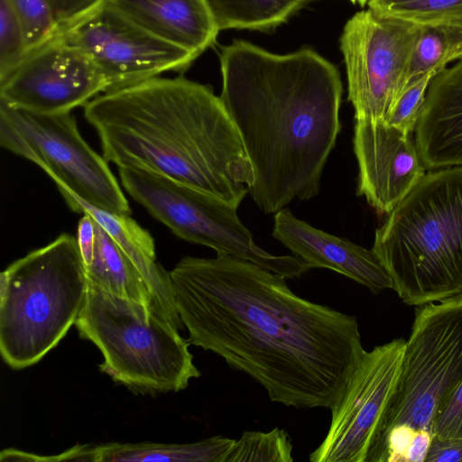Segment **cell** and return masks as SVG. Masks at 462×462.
Returning <instances> with one entry per match:
<instances>
[{"label": "cell", "mask_w": 462, "mask_h": 462, "mask_svg": "<svg viewBox=\"0 0 462 462\" xmlns=\"http://www.w3.org/2000/svg\"><path fill=\"white\" fill-rule=\"evenodd\" d=\"M170 278L189 344L250 376L273 402L330 409L365 351L356 317L301 298L252 262L187 256Z\"/></svg>", "instance_id": "1"}, {"label": "cell", "mask_w": 462, "mask_h": 462, "mask_svg": "<svg viewBox=\"0 0 462 462\" xmlns=\"http://www.w3.org/2000/svg\"><path fill=\"white\" fill-rule=\"evenodd\" d=\"M220 97L250 160L248 194L266 214L318 195L341 129L342 83L310 49L280 55L237 40L220 55Z\"/></svg>", "instance_id": "2"}, {"label": "cell", "mask_w": 462, "mask_h": 462, "mask_svg": "<svg viewBox=\"0 0 462 462\" xmlns=\"http://www.w3.org/2000/svg\"><path fill=\"white\" fill-rule=\"evenodd\" d=\"M103 157L217 196L238 208L254 182L239 133L220 97L184 77L109 89L84 106Z\"/></svg>", "instance_id": "3"}, {"label": "cell", "mask_w": 462, "mask_h": 462, "mask_svg": "<svg viewBox=\"0 0 462 462\" xmlns=\"http://www.w3.org/2000/svg\"><path fill=\"white\" fill-rule=\"evenodd\" d=\"M372 250L405 304L462 295V166L426 173L387 214Z\"/></svg>", "instance_id": "4"}, {"label": "cell", "mask_w": 462, "mask_h": 462, "mask_svg": "<svg viewBox=\"0 0 462 462\" xmlns=\"http://www.w3.org/2000/svg\"><path fill=\"white\" fill-rule=\"evenodd\" d=\"M88 277L77 238L62 234L0 274V353L20 370L38 363L75 324Z\"/></svg>", "instance_id": "5"}, {"label": "cell", "mask_w": 462, "mask_h": 462, "mask_svg": "<svg viewBox=\"0 0 462 462\" xmlns=\"http://www.w3.org/2000/svg\"><path fill=\"white\" fill-rule=\"evenodd\" d=\"M74 325L103 355L100 370L132 390L177 393L200 376L189 342L174 325L146 305L113 295L88 281Z\"/></svg>", "instance_id": "6"}, {"label": "cell", "mask_w": 462, "mask_h": 462, "mask_svg": "<svg viewBox=\"0 0 462 462\" xmlns=\"http://www.w3.org/2000/svg\"><path fill=\"white\" fill-rule=\"evenodd\" d=\"M127 193L178 237L252 262L286 279L310 268L295 255H273L257 246L226 200L162 174L140 168H118Z\"/></svg>", "instance_id": "7"}, {"label": "cell", "mask_w": 462, "mask_h": 462, "mask_svg": "<svg viewBox=\"0 0 462 462\" xmlns=\"http://www.w3.org/2000/svg\"><path fill=\"white\" fill-rule=\"evenodd\" d=\"M0 143L37 164L58 189L96 208L131 215L107 161L82 138L71 112L37 114L0 102Z\"/></svg>", "instance_id": "8"}, {"label": "cell", "mask_w": 462, "mask_h": 462, "mask_svg": "<svg viewBox=\"0 0 462 462\" xmlns=\"http://www.w3.org/2000/svg\"><path fill=\"white\" fill-rule=\"evenodd\" d=\"M461 381L462 295L418 306L397 386L373 446L399 424L431 431L440 403Z\"/></svg>", "instance_id": "9"}, {"label": "cell", "mask_w": 462, "mask_h": 462, "mask_svg": "<svg viewBox=\"0 0 462 462\" xmlns=\"http://www.w3.org/2000/svg\"><path fill=\"white\" fill-rule=\"evenodd\" d=\"M421 25L368 8L346 23L340 38L355 120L384 121L408 84Z\"/></svg>", "instance_id": "10"}, {"label": "cell", "mask_w": 462, "mask_h": 462, "mask_svg": "<svg viewBox=\"0 0 462 462\" xmlns=\"http://www.w3.org/2000/svg\"><path fill=\"white\" fill-rule=\"evenodd\" d=\"M60 32L94 61L107 79L109 89L165 71H182L197 58L147 32L107 0H100L82 15L60 25Z\"/></svg>", "instance_id": "11"}, {"label": "cell", "mask_w": 462, "mask_h": 462, "mask_svg": "<svg viewBox=\"0 0 462 462\" xmlns=\"http://www.w3.org/2000/svg\"><path fill=\"white\" fill-rule=\"evenodd\" d=\"M405 340L393 339L364 351L340 397L311 462H366L394 394Z\"/></svg>", "instance_id": "12"}, {"label": "cell", "mask_w": 462, "mask_h": 462, "mask_svg": "<svg viewBox=\"0 0 462 462\" xmlns=\"http://www.w3.org/2000/svg\"><path fill=\"white\" fill-rule=\"evenodd\" d=\"M109 88L94 61L59 30L0 79V102L37 114H61Z\"/></svg>", "instance_id": "13"}, {"label": "cell", "mask_w": 462, "mask_h": 462, "mask_svg": "<svg viewBox=\"0 0 462 462\" xmlns=\"http://www.w3.org/2000/svg\"><path fill=\"white\" fill-rule=\"evenodd\" d=\"M357 194L380 214H388L426 174L411 134L383 121L355 120Z\"/></svg>", "instance_id": "14"}, {"label": "cell", "mask_w": 462, "mask_h": 462, "mask_svg": "<svg viewBox=\"0 0 462 462\" xmlns=\"http://www.w3.org/2000/svg\"><path fill=\"white\" fill-rule=\"evenodd\" d=\"M273 236L311 268L334 271L373 293L393 289L392 279L374 251L319 230L284 208L274 214Z\"/></svg>", "instance_id": "15"}, {"label": "cell", "mask_w": 462, "mask_h": 462, "mask_svg": "<svg viewBox=\"0 0 462 462\" xmlns=\"http://www.w3.org/2000/svg\"><path fill=\"white\" fill-rule=\"evenodd\" d=\"M414 132L427 170L462 166V60L431 79Z\"/></svg>", "instance_id": "16"}, {"label": "cell", "mask_w": 462, "mask_h": 462, "mask_svg": "<svg viewBox=\"0 0 462 462\" xmlns=\"http://www.w3.org/2000/svg\"><path fill=\"white\" fill-rule=\"evenodd\" d=\"M107 1L147 32L197 57L219 32L206 0Z\"/></svg>", "instance_id": "17"}, {"label": "cell", "mask_w": 462, "mask_h": 462, "mask_svg": "<svg viewBox=\"0 0 462 462\" xmlns=\"http://www.w3.org/2000/svg\"><path fill=\"white\" fill-rule=\"evenodd\" d=\"M59 191L73 211L89 214L134 263L149 287L156 314L178 329L182 328L184 325L173 300L170 273L156 261L154 242L150 233L130 215L115 214L89 205L65 189Z\"/></svg>", "instance_id": "18"}, {"label": "cell", "mask_w": 462, "mask_h": 462, "mask_svg": "<svg viewBox=\"0 0 462 462\" xmlns=\"http://www.w3.org/2000/svg\"><path fill=\"white\" fill-rule=\"evenodd\" d=\"M236 439L220 435L192 443L79 444L51 456V461L225 462Z\"/></svg>", "instance_id": "19"}, {"label": "cell", "mask_w": 462, "mask_h": 462, "mask_svg": "<svg viewBox=\"0 0 462 462\" xmlns=\"http://www.w3.org/2000/svg\"><path fill=\"white\" fill-rule=\"evenodd\" d=\"M86 272L89 282L117 297L144 304L156 313L144 279L126 254L97 221L93 258L91 263L86 266Z\"/></svg>", "instance_id": "20"}, {"label": "cell", "mask_w": 462, "mask_h": 462, "mask_svg": "<svg viewBox=\"0 0 462 462\" xmlns=\"http://www.w3.org/2000/svg\"><path fill=\"white\" fill-rule=\"evenodd\" d=\"M307 0H206L219 31L266 30L285 22Z\"/></svg>", "instance_id": "21"}, {"label": "cell", "mask_w": 462, "mask_h": 462, "mask_svg": "<svg viewBox=\"0 0 462 462\" xmlns=\"http://www.w3.org/2000/svg\"><path fill=\"white\" fill-rule=\"evenodd\" d=\"M460 60L462 28L452 25L423 26L413 49L407 86L428 73L438 74L450 63Z\"/></svg>", "instance_id": "22"}, {"label": "cell", "mask_w": 462, "mask_h": 462, "mask_svg": "<svg viewBox=\"0 0 462 462\" xmlns=\"http://www.w3.org/2000/svg\"><path fill=\"white\" fill-rule=\"evenodd\" d=\"M368 8L421 26L462 28V0H369Z\"/></svg>", "instance_id": "23"}, {"label": "cell", "mask_w": 462, "mask_h": 462, "mask_svg": "<svg viewBox=\"0 0 462 462\" xmlns=\"http://www.w3.org/2000/svg\"><path fill=\"white\" fill-rule=\"evenodd\" d=\"M292 449L291 439L284 430L245 431L239 439H236L226 462H292Z\"/></svg>", "instance_id": "24"}, {"label": "cell", "mask_w": 462, "mask_h": 462, "mask_svg": "<svg viewBox=\"0 0 462 462\" xmlns=\"http://www.w3.org/2000/svg\"><path fill=\"white\" fill-rule=\"evenodd\" d=\"M24 32L28 52L54 36L60 30L49 0H6Z\"/></svg>", "instance_id": "25"}, {"label": "cell", "mask_w": 462, "mask_h": 462, "mask_svg": "<svg viewBox=\"0 0 462 462\" xmlns=\"http://www.w3.org/2000/svg\"><path fill=\"white\" fill-rule=\"evenodd\" d=\"M28 53L22 24L6 0H0V79L9 74Z\"/></svg>", "instance_id": "26"}, {"label": "cell", "mask_w": 462, "mask_h": 462, "mask_svg": "<svg viewBox=\"0 0 462 462\" xmlns=\"http://www.w3.org/2000/svg\"><path fill=\"white\" fill-rule=\"evenodd\" d=\"M436 74L428 73L408 85L398 97L384 123L412 134L415 131L429 85Z\"/></svg>", "instance_id": "27"}, {"label": "cell", "mask_w": 462, "mask_h": 462, "mask_svg": "<svg viewBox=\"0 0 462 462\" xmlns=\"http://www.w3.org/2000/svg\"><path fill=\"white\" fill-rule=\"evenodd\" d=\"M433 438L462 440V381L440 403L431 425Z\"/></svg>", "instance_id": "28"}, {"label": "cell", "mask_w": 462, "mask_h": 462, "mask_svg": "<svg viewBox=\"0 0 462 462\" xmlns=\"http://www.w3.org/2000/svg\"><path fill=\"white\" fill-rule=\"evenodd\" d=\"M100 0H49L60 25L66 24L91 9Z\"/></svg>", "instance_id": "29"}, {"label": "cell", "mask_w": 462, "mask_h": 462, "mask_svg": "<svg viewBox=\"0 0 462 462\" xmlns=\"http://www.w3.org/2000/svg\"><path fill=\"white\" fill-rule=\"evenodd\" d=\"M77 242L85 263H91L96 244V221L89 214H83L77 231Z\"/></svg>", "instance_id": "30"}, {"label": "cell", "mask_w": 462, "mask_h": 462, "mask_svg": "<svg viewBox=\"0 0 462 462\" xmlns=\"http://www.w3.org/2000/svg\"><path fill=\"white\" fill-rule=\"evenodd\" d=\"M425 462H462V440L433 438Z\"/></svg>", "instance_id": "31"}]
</instances>
